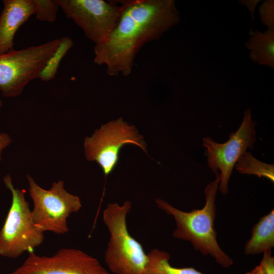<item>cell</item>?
<instances>
[{"label": "cell", "mask_w": 274, "mask_h": 274, "mask_svg": "<svg viewBox=\"0 0 274 274\" xmlns=\"http://www.w3.org/2000/svg\"><path fill=\"white\" fill-rule=\"evenodd\" d=\"M118 1L121 12L117 25L107 39L94 48V63L106 65L109 76L129 75L141 48L158 39L180 21L174 0Z\"/></svg>", "instance_id": "cell-1"}, {"label": "cell", "mask_w": 274, "mask_h": 274, "mask_svg": "<svg viewBox=\"0 0 274 274\" xmlns=\"http://www.w3.org/2000/svg\"><path fill=\"white\" fill-rule=\"evenodd\" d=\"M215 175V179L206 187V202L201 209L183 211L159 198L155 202L158 208L174 218L176 224L174 237L190 242L196 251L211 256L219 265L228 268L233 265V261L220 247L215 227L216 198L220 180L219 173Z\"/></svg>", "instance_id": "cell-2"}, {"label": "cell", "mask_w": 274, "mask_h": 274, "mask_svg": "<svg viewBox=\"0 0 274 274\" xmlns=\"http://www.w3.org/2000/svg\"><path fill=\"white\" fill-rule=\"evenodd\" d=\"M132 207L126 200L122 205L109 203L102 212V221L110 234L105 261L113 274H145L148 255L142 244L129 233L127 217Z\"/></svg>", "instance_id": "cell-3"}, {"label": "cell", "mask_w": 274, "mask_h": 274, "mask_svg": "<svg viewBox=\"0 0 274 274\" xmlns=\"http://www.w3.org/2000/svg\"><path fill=\"white\" fill-rule=\"evenodd\" d=\"M3 182L11 192L12 202L0 230V256L16 258L40 246L44 240V232L33 222L24 190L15 188L9 175L4 177Z\"/></svg>", "instance_id": "cell-4"}, {"label": "cell", "mask_w": 274, "mask_h": 274, "mask_svg": "<svg viewBox=\"0 0 274 274\" xmlns=\"http://www.w3.org/2000/svg\"><path fill=\"white\" fill-rule=\"evenodd\" d=\"M29 194L33 202L32 217L42 231L65 234L69 231L67 219L80 211L82 203L79 196L68 192L62 181L54 182L48 190L40 187L27 175Z\"/></svg>", "instance_id": "cell-5"}, {"label": "cell", "mask_w": 274, "mask_h": 274, "mask_svg": "<svg viewBox=\"0 0 274 274\" xmlns=\"http://www.w3.org/2000/svg\"><path fill=\"white\" fill-rule=\"evenodd\" d=\"M59 42L60 39H56L0 55V91L3 96H18L30 81L39 78Z\"/></svg>", "instance_id": "cell-6"}, {"label": "cell", "mask_w": 274, "mask_h": 274, "mask_svg": "<svg viewBox=\"0 0 274 274\" xmlns=\"http://www.w3.org/2000/svg\"><path fill=\"white\" fill-rule=\"evenodd\" d=\"M129 144L147 152L143 136L133 126L119 118L101 125L91 136L84 139L85 156L88 161H96L107 177L118 163L120 149Z\"/></svg>", "instance_id": "cell-7"}, {"label": "cell", "mask_w": 274, "mask_h": 274, "mask_svg": "<svg viewBox=\"0 0 274 274\" xmlns=\"http://www.w3.org/2000/svg\"><path fill=\"white\" fill-rule=\"evenodd\" d=\"M65 16L96 45L102 43L117 25L121 12L118 1L55 0Z\"/></svg>", "instance_id": "cell-8"}, {"label": "cell", "mask_w": 274, "mask_h": 274, "mask_svg": "<svg viewBox=\"0 0 274 274\" xmlns=\"http://www.w3.org/2000/svg\"><path fill=\"white\" fill-rule=\"evenodd\" d=\"M251 118V111L248 109L244 112L237 130L231 133L224 143H218L209 136L203 139L208 165L215 174L219 173L218 189L223 195L228 193L229 180L238 159L248 148H253L256 141L255 123Z\"/></svg>", "instance_id": "cell-9"}, {"label": "cell", "mask_w": 274, "mask_h": 274, "mask_svg": "<svg viewBox=\"0 0 274 274\" xmlns=\"http://www.w3.org/2000/svg\"><path fill=\"white\" fill-rule=\"evenodd\" d=\"M28 254L10 274H111L97 258L78 249L62 248L51 256Z\"/></svg>", "instance_id": "cell-10"}, {"label": "cell", "mask_w": 274, "mask_h": 274, "mask_svg": "<svg viewBox=\"0 0 274 274\" xmlns=\"http://www.w3.org/2000/svg\"><path fill=\"white\" fill-rule=\"evenodd\" d=\"M0 14V55L14 50L15 35L35 14L33 0H4Z\"/></svg>", "instance_id": "cell-11"}, {"label": "cell", "mask_w": 274, "mask_h": 274, "mask_svg": "<svg viewBox=\"0 0 274 274\" xmlns=\"http://www.w3.org/2000/svg\"><path fill=\"white\" fill-rule=\"evenodd\" d=\"M274 247V210L261 217L251 229V235L245 244L244 253L257 255L271 251Z\"/></svg>", "instance_id": "cell-12"}, {"label": "cell", "mask_w": 274, "mask_h": 274, "mask_svg": "<svg viewBox=\"0 0 274 274\" xmlns=\"http://www.w3.org/2000/svg\"><path fill=\"white\" fill-rule=\"evenodd\" d=\"M250 37L245 43L250 50L249 57L255 63L274 68V29H267L262 32L258 30L251 31Z\"/></svg>", "instance_id": "cell-13"}, {"label": "cell", "mask_w": 274, "mask_h": 274, "mask_svg": "<svg viewBox=\"0 0 274 274\" xmlns=\"http://www.w3.org/2000/svg\"><path fill=\"white\" fill-rule=\"evenodd\" d=\"M145 274H203L192 267H177L170 263V255L166 251L154 248L148 253Z\"/></svg>", "instance_id": "cell-14"}, {"label": "cell", "mask_w": 274, "mask_h": 274, "mask_svg": "<svg viewBox=\"0 0 274 274\" xmlns=\"http://www.w3.org/2000/svg\"><path fill=\"white\" fill-rule=\"evenodd\" d=\"M234 166L240 174L264 177L274 182L273 164L258 160L249 152L246 151L241 156Z\"/></svg>", "instance_id": "cell-15"}, {"label": "cell", "mask_w": 274, "mask_h": 274, "mask_svg": "<svg viewBox=\"0 0 274 274\" xmlns=\"http://www.w3.org/2000/svg\"><path fill=\"white\" fill-rule=\"evenodd\" d=\"M73 44V41L70 37H64L60 39L58 47L46 63L39 78L44 81L53 79L57 72L61 60Z\"/></svg>", "instance_id": "cell-16"}, {"label": "cell", "mask_w": 274, "mask_h": 274, "mask_svg": "<svg viewBox=\"0 0 274 274\" xmlns=\"http://www.w3.org/2000/svg\"><path fill=\"white\" fill-rule=\"evenodd\" d=\"M35 15L38 20L47 22H54L56 19L59 8L55 0H33Z\"/></svg>", "instance_id": "cell-17"}, {"label": "cell", "mask_w": 274, "mask_h": 274, "mask_svg": "<svg viewBox=\"0 0 274 274\" xmlns=\"http://www.w3.org/2000/svg\"><path fill=\"white\" fill-rule=\"evenodd\" d=\"M258 11L262 24L268 29H274V1H263Z\"/></svg>", "instance_id": "cell-18"}, {"label": "cell", "mask_w": 274, "mask_h": 274, "mask_svg": "<svg viewBox=\"0 0 274 274\" xmlns=\"http://www.w3.org/2000/svg\"><path fill=\"white\" fill-rule=\"evenodd\" d=\"M245 274H274V257L270 255L263 256L259 265Z\"/></svg>", "instance_id": "cell-19"}, {"label": "cell", "mask_w": 274, "mask_h": 274, "mask_svg": "<svg viewBox=\"0 0 274 274\" xmlns=\"http://www.w3.org/2000/svg\"><path fill=\"white\" fill-rule=\"evenodd\" d=\"M2 106V101L0 99V107ZM12 140L7 133H0V161L2 160V154L3 150L10 145Z\"/></svg>", "instance_id": "cell-20"}, {"label": "cell", "mask_w": 274, "mask_h": 274, "mask_svg": "<svg viewBox=\"0 0 274 274\" xmlns=\"http://www.w3.org/2000/svg\"><path fill=\"white\" fill-rule=\"evenodd\" d=\"M260 2L259 0H243L238 1L239 4L246 6L249 11L252 20L254 19L255 10L257 4Z\"/></svg>", "instance_id": "cell-21"}]
</instances>
